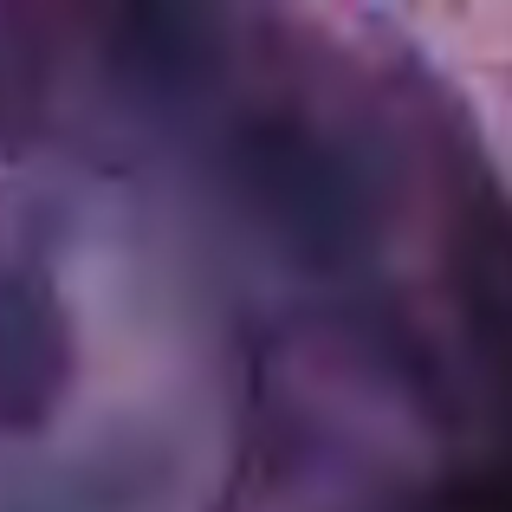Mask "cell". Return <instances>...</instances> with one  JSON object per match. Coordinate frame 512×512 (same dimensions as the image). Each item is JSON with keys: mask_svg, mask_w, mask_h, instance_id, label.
<instances>
[{"mask_svg": "<svg viewBox=\"0 0 512 512\" xmlns=\"http://www.w3.org/2000/svg\"><path fill=\"white\" fill-rule=\"evenodd\" d=\"M65 325L46 273L0 253V428L26 435L59 409Z\"/></svg>", "mask_w": 512, "mask_h": 512, "instance_id": "obj_1", "label": "cell"}]
</instances>
